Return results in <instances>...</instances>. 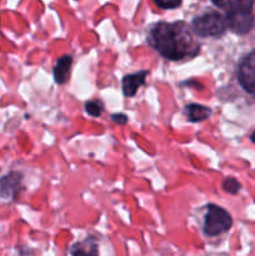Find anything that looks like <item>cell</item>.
I'll use <instances>...</instances> for the list:
<instances>
[{"instance_id":"cell-8","label":"cell","mask_w":255,"mask_h":256,"mask_svg":"<svg viewBox=\"0 0 255 256\" xmlns=\"http://www.w3.org/2000/svg\"><path fill=\"white\" fill-rule=\"evenodd\" d=\"M72 66V58L70 55H64V56L58 60L56 65L54 68V78L58 84L62 85L68 82Z\"/></svg>"},{"instance_id":"cell-13","label":"cell","mask_w":255,"mask_h":256,"mask_svg":"<svg viewBox=\"0 0 255 256\" xmlns=\"http://www.w3.org/2000/svg\"><path fill=\"white\" fill-rule=\"evenodd\" d=\"M154 2L162 9H175L182 5V0H154Z\"/></svg>"},{"instance_id":"cell-15","label":"cell","mask_w":255,"mask_h":256,"mask_svg":"<svg viewBox=\"0 0 255 256\" xmlns=\"http://www.w3.org/2000/svg\"><path fill=\"white\" fill-rule=\"evenodd\" d=\"M212 2H214L215 5H218L219 8H225V5H226V2H225V0H212Z\"/></svg>"},{"instance_id":"cell-6","label":"cell","mask_w":255,"mask_h":256,"mask_svg":"<svg viewBox=\"0 0 255 256\" xmlns=\"http://www.w3.org/2000/svg\"><path fill=\"white\" fill-rule=\"evenodd\" d=\"M148 72H139L136 74L128 75L122 79V92H124L125 96L132 98L136 94L138 89H139L142 85H144L145 79H146Z\"/></svg>"},{"instance_id":"cell-5","label":"cell","mask_w":255,"mask_h":256,"mask_svg":"<svg viewBox=\"0 0 255 256\" xmlns=\"http://www.w3.org/2000/svg\"><path fill=\"white\" fill-rule=\"evenodd\" d=\"M239 82L249 94L255 96V52H250L240 62Z\"/></svg>"},{"instance_id":"cell-9","label":"cell","mask_w":255,"mask_h":256,"mask_svg":"<svg viewBox=\"0 0 255 256\" xmlns=\"http://www.w3.org/2000/svg\"><path fill=\"white\" fill-rule=\"evenodd\" d=\"M186 115L192 122H200L206 120L212 115V110L202 105L192 104L186 108Z\"/></svg>"},{"instance_id":"cell-7","label":"cell","mask_w":255,"mask_h":256,"mask_svg":"<svg viewBox=\"0 0 255 256\" xmlns=\"http://www.w3.org/2000/svg\"><path fill=\"white\" fill-rule=\"evenodd\" d=\"M22 175L10 174L0 182V195L2 198H15L20 188Z\"/></svg>"},{"instance_id":"cell-14","label":"cell","mask_w":255,"mask_h":256,"mask_svg":"<svg viewBox=\"0 0 255 256\" xmlns=\"http://www.w3.org/2000/svg\"><path fill=\"white\" fill-rule=\"evenodd\" d=\"M112 122L119 125H125L128 122V116H125L124 114H114L112 116Z\"/></svg>"},{"instance_id":"cell-3","label":"cell","mask_w":255,"mask_h":256,"mask_svg":"<svg viewBox=\"0 0 255 256\" xmlns=\"http://www.w3.org/2000/svg\"><path fill=\"white\" fill-rule=\"evenodd\" d=\"M232 219L229 212L218 205H209L205 216L204 232L208 236H218L232 228Z\"/></svg>"},{"instance_id":"cell-2","label":"cell","mask_w":255,"mask_h":256,"mask_svg":"<svg viewBox=\"0 0 255 256\" xmlns=\"http://www.w3.org/2000/svg\"><path fill=\"white\" fill-rule=\"evenodd\" d=\"M226 22L219 12H210L192 22V29L199 36H220L226 32Z\"/></svg>"},{"instance_id":"cell-16","label":"cell","mask_w":255,"mask_h":256,"mask_svg":"<svg viewBox=\"0 0 255 256\" xmlns=\"http://www.w3.org/2000/svg\"><path fill=\"white\" fill-rule=\"evenodd\" d=\"M252 142H255V132H254V134L252 135Z\"/></svg>"},{"instance_id":"cell-12","label":"cell","mask_w":255,"mask_h":256,"mask_svg":"<svg viewBox=\"0 0 255 256\" xmlns=\"http://www.w3.org/2000/svg\"><path fill=\"white\" fill-rule=\"evenodd\" d=\"M222 188H224V190L226 192H229V194H238V192H240V184L238 182V180L235 179H226L224 182V184H222Z\"/></svg>"},{"instance_id":"cell-11","label":"cell","mask_w":255,"mask_h":256,"mask_svg":"<svg viewBox=\"0 0 255 256\" xmlns=\"http://www.w3.org/2000/svg\"><path fill=\"white\" fill-rule=\"evenodd\" d=\"M85 109H86V112L90 115V116L98 118L100 116L102 112V102H98V100H94V102H89L86 105H85Z\"/></svg>"},{"instance_id":"cell-4","label":"cell","mask_w":255,"mask_h":256,"mask_svg":"<svg viewBox=\"0 0 255 256\" xmlns=\"http://www.w3.org/2000/svg\"><path fill=\"white\" fill-rule=\"evenodd\" d=\"M226 26L236 34H248L254 28V15L252 10L228 9L225 16Z\"/></svg>"},{"instance_id":"cell-10","label":"cell","mask_w":255,"mask_h":256,"mask_svg":"<svg viewBox=\"0 0 255 256\" xmlns=\"http://www.w3.org/2000/svg\"><path fill=\"white\" fill-rule=\"evenodd\" d=\"M228 9L252 10V0H226Z\"/></svg>"},{"instance_id":"cell-1","label":"cell","mask_w":255,"mask_h":256,"mask_svg":"<svg viewBox=\"0 0 255 256\" xmlns=\"http://www.w3.org/2000/svg\"><path fill=\"white\" fill-rule=\"evenodd\" d=\"M152 36L155 49L169 60L182 59L192 46V38L184 22H160L154 28Z\"/></svg>"}]
</instances>
